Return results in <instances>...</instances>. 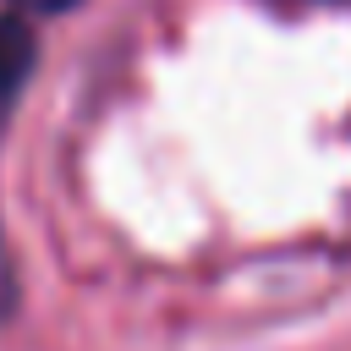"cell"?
<instances>
[{
  "mask_svg": "<svg viewBox=\"0 0 351 351\" xmlns=\"http://www.w3.org/2000/svg\"><path fill=\"white\" fill-rule=\"evenodd\" d=\"M285 5H302V0H285Z\"/></svg>",
  "mask_w": 351,
  "mask_h": 351,
  "instance_id": "4",
  "label": "cell"
},
{
  "mask_svg": "<svg viewBox=\"0 0 351 351\" xmlns=\"http://www.w3.org/2000/svg\"><path fill=\"white\" fill-rule=\"evenodd\" d=\"M16 11H27V16H60V11H77L82 0H11Z\"/></svg>",
  "mask_w": 351,
  "mask_h": 351,
  "instance_id": "3",
  "label": "cell"
},
{
  "mask_svg": "<svg viewBox=\"0 0 351 351\" xmlns=\"http://www.w3.org/2000/svg\"><path fill=\"white\" fill-rule=\"evenodd\" d=\"M33 66H38V27L27 11H0V137L33 82Z\"/></svg>",
  "mask_w": 351,
  "mask_h": 351,
  "instance_id": "1",
  "label": "cell"
},
{
  "mask_svg": "<svg viewBox=\"0 0 351 351\" xmlns=\"http://www.w3.org/2000/svg\"><path fill=\"white\" fill-rule=\"evenodd\" d=\"M22 307V274H16V252L5 241V225H0V324H11Z\"/></svg>",
  "mask_w": 351,
  "mask_h": 351,
  "instance_id": "2",
  "label": "cell"
}]
</instances>
